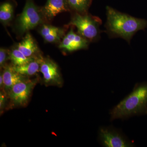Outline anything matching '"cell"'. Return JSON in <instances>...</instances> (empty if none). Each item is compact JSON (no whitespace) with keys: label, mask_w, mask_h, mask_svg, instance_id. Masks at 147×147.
<instances>
[{"label":"cell","mask_w":147,"mask_h":147,"mask_svg":"<svg viewBox=\"0 0 147 147\" xmlns=\"http://www.w3.org/2000/svg\"><path fill=\"white\" fill-rule=\"evenodd\" d=\"M35 57H28L16 47L9 51V59L13 66H20L28 63L34 60Z\"/></svg>","instance_id":"cell-14"},{"label":"cell","mask_w":147,"mask_h":147,"mask_svg":"<svg viewBox=\"0 0 147 147\" xmlns=\"http://www.w3.org/2000/svg\"><path fill=\"white\" fill-rule=\"evenodd\" d=\"M39 33L45 41L50 43L59 42L64 34L63 30L46 24L42 25Z\"/></svg>","instance_id":"cell-10"},{"label":"cell","mask_w":147,"mask_h":147,"mask_svg":"<svg viewBox=\"0 0 147 147\" xmlns=\"http://www.w3.org/2000/svg\"><path fill=\"white\" fill-rule=\"evenodd\" d=\"M42 58H36L33 60L20 66H13L16 72L24 76L34 75L39 71Z\"/></svg>","instance_id":"cell-13"},{"label":"cell","mask_w":147,"mask_h":147,"mask_svg":"<svg viewBox=\"0 0 147 147\" xmlns=\"http://www.w3.org/2000/svg\"><path fill=\"white\" fill-rule=\"evenodd\" d=\"M35 84L34 81L26 79L15 84L8 92L12 103L18 106L26 105Z\"/></svg>","instance_id":"cell-6"},{"label":"cell","mask_w":147,"mask_h":147,"mask_svg":"<svg viewBox=\"0 0 147 147\" xmlns=\"http://www.w3.org/2000/svg\"><path fill=\"white\" fill-rule=\"evenodd\" d=\"M0 87L1 88H4V86L3 79V76L2 74H1L0 75Z\"/></svg>","instance_id":"cell-19"},{"label":"cell","mask_w":147,"mask_h":147,"mask_svg":"<svg viewBox=\"0 0 147 147\" xmlns=\"http://www.w3.org/2000/svg\"><path fill=\"white\" fill-rule=\"evenodd\" d=\"M44 17L32 0H26L22 13L15 22V29L19 34H24L42 24Z\"/></svg>","instance_id":"cell-4"},{"label":"cell","mask_w":147,"mask_h":147,"mask_svg":"<svg viewBox=\"0 0 147 147\" xmlns=\"http://www.w3.org/2000/svg\"><path fill=\"white\" fill-rule=\"evenodd\" d=\"M98 139L100 144L106 147H131L134 145L120 129L112 126L101 127Z\"/></svg>","instance_id":"cell-5"},{"label":"cell","mask_w":147,"mask_h":147,"mask_svg":"<svg viewBox=\"0 0 147 147\" xmlns=\"http://www.w3.org/2000/svg\"><path fill=\"white\" fill-rule=\"evenodd\" d=\"M110 120L147 114V82L135 84L132 91L110 110Z\"/></svg>","instance_id":"cell-2"},{"label":"cell","mask_w":147,"mask_h":147,"mask_svg":"<svg viewBox=\"0 0 147 147\" xmlns=\"http://www.w3.org/2000/svg\"><path fill=\"white\" fill-rule=\"evenodd\" d=\"M9 59V52L8 50L3 48L0 49V66L1 67H3L5 62Z\"/></svg>","instance_id":"cell-17"},{"label":"cell","mask_w":147,"mask_h":147,"mask_svg":"<svg viewBox=\"0 0 147 147\" xmlns=\"http://www.w3.org/2000/svg\"><path fill=\"white\" fill-rule=\"evenodd\" d=\"M13 6L8 2H5L0 7V21L2 24L7 25L9 24L13 18Z\"/></svg>","instance_id":"cell-16"},{"label":"cell","mask_w":147,"mask_h":147,"mask_svg":"<svg viewBox=\"0 0 147 147\" xmlns=\"http://www.w3.org/2000/svg\"><path fill=\"white\" fill-rule=\"evenodd\" d=\"M107 32L111 37L122 38L130 42L137 32L147 27V20L121 13L110 7H106Z\"/></svg>","instance_id":"cell-1"},{"label":"cell","mask_w":147,"mask_h":147,"mask_svg":"<svg viewBox=\"0 0 147 147\" xmlns=\"http://www.w3.org/2000/svg\"><path fill=\"white\" fill-rule=\"evenodd\" d=\"M40 71L47 85L61 86L62 84L59 67L54 61L49 59H42Z\"/></svg>","instance_id":"cell-7"},{"label":"cell","mask_w":147,"mask_h":147,"mask_svg":"<svg viewBox=\"0 0 147 147\" xmlns=\"http://www.w3.org/2000/svg\"><path fill=\"white\" fill-rule=\"evenodd\" d=\"M16 47L28 57H35V55L39 51L34 39L29 33H27L24 39L18 43Z\"/></svg>","instance_id":"cell-12"},{"label":"cell","mask_w":147,"mask_h":147,"mask_svg":"<svg viewBox=\"0 0 147 147\" xmlns=\"http://www.w3.org/2000/svg\"><path fill=\"white\" fill-rule=\"evenodd\" d=\"M6 96L5 93L1 92L0 93V109L1 110H3L4 106L5 103V102Z\"/></svg>","instance_id":"cell-18"},{"label":"cell","mask_w":147,"mask_h":147,"mask_svg":"<svg viewBox=\"0 0 147 147\" xmlns=\"http://www.w3.org/2000/svg\"><path fill=\"white\" fill-rule=\"evenodd\" d=\"M89 41L71 29L62 40L59 47L69 52L88 48Z\"/></svg>","instance_id":"cell-8"},{"label":"cell","mask_w":147,"mask_h":147,"mask_svg":"<svg viewBox=\"0 0 147 147\" xmlns=\"http://www.w3.org/2000/svg\"><path fill=\"white\" fill-rule=\"evenodd\" d=\"M101 24V20L98 17L87 13L81 14L76 12L69 25L76 27L78 34L90 41L99 37Z\"/></svg>","instance_id":"cell-3"},{"label":"cell","mask_w":147,"mask_h":147,"mask_svg":"<svg viewBox=\"0 0 147 147\" xmlns=\"http://www.w3.org/2000/svg\"><path fill=\"white\" fill-rule=\"evenodd\" d=\"M69 10L67 0H47L41 11L44 18L50 20L59 13Z\"/></svg>","instance_id":"cell-9"},{"label":"cell","mask_w":147,"mask_h":147,"mask_svg":"<svg viewBox=\"0 0 147 147\" xmlns=\"http://www.w3.org/2000/svg\"><path fill=\"white\" fill-rule=\"evenodd\" d=\"M70 9L76 13L84 14L91 5L92 0H67Z\"/></svg>","instance_id":"cell-15"},{"label":"cell","mask_w":147,"mask_h":147,"mask_svg":"<svg viewBox=\"0 0 147 147\" xmlns=\"http://www.w3.org/2000/svg\"><path fill=\"white\" fill-rule=\"evenodd\" d=\"M2 74L4 88L8 92L16 83L26 79V76L16 72L12 65L5 66Z\"/></svg>","instance_id":"cell-11"}]
</instances>
